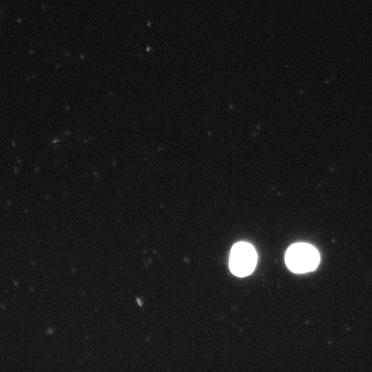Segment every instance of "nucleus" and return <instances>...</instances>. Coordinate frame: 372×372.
Returning a JSON list of instances; mask_svg holds the SVG:
<instances>
[{"label":"nucleus","instance_id":"nucleus-1","mask_svg":"<svg viewBox=\"0 0 372 372\" xmlns=\"http://www.w3.org/2000/svg\"><path fill=\"white\" fill-rule=\"evenodd\" d=\"M285 261L289 269L295 273H305L314 270L320 262L316 249L307 243H296L289 247Z\"/></svg>","mask_w":372,"mask_h":372},{"label":"nucleus","instance_id":"nucleus-2","mask_svg":"<svg viewBox=\"0 0 372 372\" xmlns=\"http://www.w3.org/2000/svg\"><path fill=\"white\" fill-rule=\"evenodd\" d=\"M257 254L254 247L246 242L235 244L231 250L229 268L231 271L239 277H245L254 270Z\"/></svg>","mask_w":372,"mask_h":372}]
</instances>
